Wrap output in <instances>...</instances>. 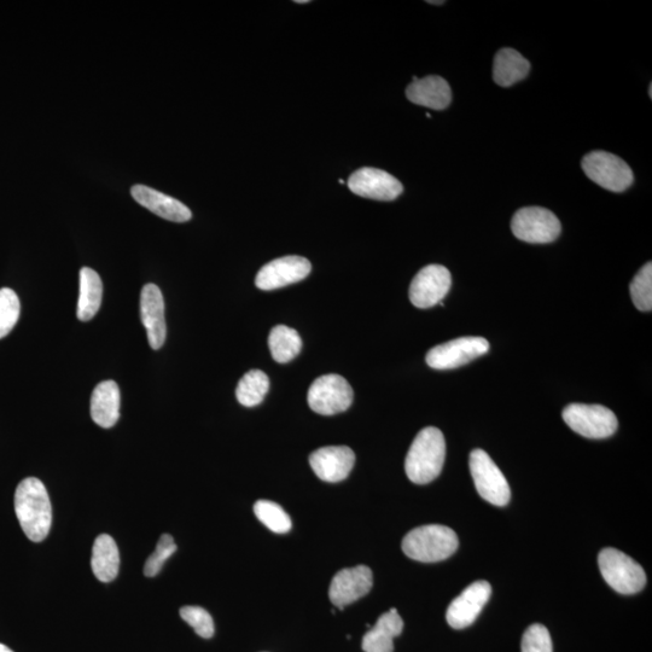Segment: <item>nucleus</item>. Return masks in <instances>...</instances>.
I'll return each instance as SVG.
<instances>
[{
    "label": "nucleus",
    "instance_id": "obj_9",
    "mask_svg": "<svg viewBox=\"0 0 652 652\" xmlns=\"http://www.w3.org/2000/svg\"><path fill=\"white\" fill-rule=\"evenodd\" d=\"M308 405L323 416L345 412L353 403V389L340 375H325L312 383L307 395Z\"/></svg>",
    "mask_w": 652,
    "mask_h": 652
},
{
    "label": "nucleus",
    "instance_id": "obj_7",
    "mask_svg": "<svg viewBox=\"0 0 652 652\" xmlns=\"http://www.w3.org/2000/svg\"><path fill=\"white\" fill-rule=\"evenodd\" d=\"M469 465L477 492L486 502L496 506H505L510 502L509 483L485 451L471 452Z\"/></svg>",
    "mask_w": 652,
    "mask_h": 652
},
{
    "label": "nucleus",
    "instance_id": "obj_21",
    "mask_svg": "<svg viewBox=\"0 0 652 652\" xmlns=\"http://www.w3.org/2000/svg\"><path fill=\"white\" fill-rule=\"evenodd\" d=\"M404 630V621L397 609H390L377 620L376 625L365 634L363 650L365 652H393L395 637Z\"/></svg>",
    "mask_w": 652,
    "mask_h": 652
},
{
    "label": "nucleus",
    "instance_id": "obj_26",
    "mask_svg": "<svg viewBox=\"0 0 652 652\" xmlns=\"http://www.w3.org/2000/svg\"><path fill=\"white\" fill-rule=\"evenodd\" d=\"M270 380L264 371L250 370L238 382L236 389L237 400L246 407H254L263 403L269 393Z\"/></svg>",
    "mask_w": 652,
    "mask_h": 652
},
{
    "label": "nucleus",
    "instance_id": "obj_16",
    "mask_svg": "<svg viewBox=\"0 0 652 652\" xmlns=\"http://www.w3.org/2000/svg\"><path fill=\"white\" fill-rule=\"evenodd\" d=\"M355 463V454L347 446L319 448L310 456L311 468L320 480L340 482L346 480Z\"/></svg>",
    "mask_w": 652,
    "mask_h": 652
},
{
    "label": "nucleus",
    "instance_id": "obj_30",
    "mask_svg": "<svg viewBox=\"0 0 652 652\" xmlns=\"http://www.w3.org/2000/svg\"><path fill=\"white\" fill-rule=\"evenodd\" d=\"M177 551V545L171 534H163L156 545V549L144 566V575L148 578H154L161 572L163 564L166 563L174 552Z\"/></svg>",
    "mask_w": 652,
    "mask_h": 652
},
{
    "label": "nucleus",
    "instance_id": "obj_32",
    "mask_svg": "<svg viewBox=\"0 0 652 652\" xmlns=\"http://www.w3.org/2000/svg\"><path fill=\"white\" fill-rule=\"evenodd\" d=\"M521 652H553L549 630L539 624L529 626L523 634Z\"/></svg>",
    "mask_w": 652,
    "mask_h": 652
},
{
    "label": "nucleus",
    "instance_id": "obj_3",
    "mask_svg": "<svg viewBox=\"0 0 652 652\" xmlns=\"http://www.w3.org/2000/svg\"><path fill=\"white\" fill-rule=\"evenodd\" d=\"M459 545L456 532L440 525L412 529L403 540V551L411 560L435 563L447 560Z\"/></svg>",
    "mask_w": 652,
    "mask_h": 652
},
{
    "label": "nucleus",
    "instance_id": "obj_29",
    "mask_svg": "<svg viewBox=\"0 0 652 652\" xmlns=\"http://www.w3.org/2000/svg\"><path fill=\"white\" fill-rule=\"evenodd\" d=\"M631 296L634 306L642 312L652 310V264H646L631 283Z\"/></svg>",
    "mask_w": 652,
    "mask_h": 652
},
{
    "label": "nucleus",
    "instance_id": "obj_36",
    "mask_svg": "<svg viewBox=\"0 0 652 652\" xmlns=\"http://www.w3.org/2000/svg\"><path fill=\"white\" fill-rule=\"evenodd\" d=\"M429 4H444L445 2H428Z\"/></svg>",
    "mask_w": 652,
    "mask_h": 652
},
{
    "label": "nucleus",
    "instance_id": "obj_31",
    "mask_svg": "<svg viewBox=\"0 0 652 652\" xmlns=\"http://www.w3.org/2000/svg\"><path fill=\"white\" fill-rule=\"evenodd\" d=\"M180 616L200 637L205 639L213 637L214 622L207 610L201 607H183L180 609Z\"/></svg>",
    "mask_w": 652,
    "mask_h": 652
},
{
    "label": "nucleus",
    "instance_id": "obj_10",
    "mask_svg": "<svg viewBox=\"0 0 652 652\" xmlns=\"http://www.w3.org/2000/svg\"><path fill=\"white\" fill-rule=\"evenodd\" d=\"M489 351V342L483 337H461L436 346L427 354V364L435 370L461 368Z\"/></svg>",
    "mask_w": 652,
    "mask_h": 652
},
{
    "label": "nucleus",
    "instance_id": "obj_27",
    "mask_svg": "<svg viewBox=\"0 0 652 652\" xmlns=\"http://www.w3.org/2000/svg\"><path fill=\"white\" fill-rule=\"evenodd\" d=\"M255 516L261 523L273 533L284 534L291 529V520L282 506L270 502V500H259L254 505Z\"/></svg>",
    "mask_w": 652,
    "mask_h": 652
},
{
    "label": "nucleus",
    "instance_id": "obj_19",
    "mask_svg": "<svg viewBox=\"0 0 652 652\" xmlns=\"http://www.w3.org/2000/svg\"><path fill=\"white\" fill-rule=\"evenodd\" d=\"M406 96L417 106L444 110L451 104L452 90L444 78L436 75L423 79L413 77V83L407 87Z\"/></svg>",
    "mask_w": 652,
    "mask_h": 652
},
{
    "label": "nucleus",
    "instance_id": "obj_12",
    "mask_svg": "<svg viewBox=\"0 0 652 652\" xmlns=\"http://www.w3.org/2000/svg\"><path fill=\"white\" fill-rule=\"evenodd\" d=\"M347 184L353 194L376 201H394L404 191L403 184L392 174L371 167L354 172Z\"/></svg>",
    "mask_w": 652,
    "mask_h": 652
},
{
    "label": "nucleus",
    "instance_id": "obj_18",
    "mask_svg": "<svg viewBox=\"0 0 652 652\" xmlns=\"http://www.w3.org/2000/svg\"><path fill=\"white\" fill-rule=\"evenodd\" d=\"M131 194L139 205L149 209L150 212L162 219L173 221V223H186L192 218L189 207H186L183 202L151 189L149 186L135 185L131 189Z\"/></svg>",
    "mask_w": 652,
    "mask_h": 652
},
{
    "label": "nucleus",
    "instance_id": "obj_4",
    "mask_svg": "<svg viewBox=\"0 0 652 652\" xmlns=\"http://www.w3.org/2000/svg\"><path fill=\"white\" fill-rule=\"evenodd\" d=\"M598 566L607 584L621 595H634L646 585L643 567L626 553L613 547L599 553Z\"/></svg>",
    "mask_w": 652,
    "mask_h": 652
},
{
    "label": "nucleus",
    "instance_id": "obj_11",
    "mask_svg": "<svg viewBox=\"0 0 652 652\" xmlns=\"http://www.w3.org/2000/svg\"><path fill=\"white\" fill-rule=\"evenodd\" d=\"M452 285L451 272L441 265H428L419 271L410 287V300L417 308L441 304Z\"/></svg>",
    "mask_w": 652,
    "mask_h": 652
},
{
    "label": "nucleus",
    "instance_id": "obj_33",
    "mask_svg": "<svg viewBox=\"0 0 652 652\" xmlns=\"http://www.w3.org/2000/svg\"><path fill=\"white\" fill-rule=\"evenodd\" d=\"M0 652H14V651L10 650L8 646H5L4 644H0Z\"/></svg>",
    "mask_w": 652,
    "mask_h": 652
},
{
    "label": "nucleus",
    "instance_id": "obj_24",
    "mask_svg": "<svg viewBox=\"0 0 652 652\" xmlns=\"http://www.w3.org/2000/svg\"><path fill=\"white\" fill-rule=\"evenodd\" d=\"M531 63L514 49H502L494 58L493 79L499 86L509 87L525 79Z\"/></svg>",
    "mask_w": 652,
    "mask_h": 652
},
{
    "label": "nucleus",
    "instance_id": "obj_13",
    "mask_svg": "<svg viewBox=\"0 0 652 652\" xmlns=\"http://www.w3.org/2000/svg\"><path fill=\"white\" fill-rule=\"evenodd\" d=\"M312 265L302 256H283L265 265L256 276L255 284L261 290H276L304 281L310 275Z\"/></svg>",
    "mask_w": 652,
    "mask_h": 652
},
{
    "label": "nucleus",
    "instance_id": "obj_5",
    "mask_svg": "<svg viewBox=\"0 0 652 652\" xmlns=\"http://www.w3.org/2000/svg\"><path fill=\"white\" fill-rule=\"evenodd\" d=\"M562 416L570 429L587 439H607L619 427L615 413L602 405L572 404Z\"/></svg>",
    "mask_w": 652,
    "mask_h": 652
},
{
    "label": "nucleus",
    "instance_id": "obj_15",
    "mask_svg": "<svg viewBox=\"0 0 652 652\" xmlns=\"http://www.w3.org/2000/svg\"><path fill=\"white\" fill-rule=\"evenodd\" d=\"M374 585V575L365 566L340 570L331 581L329 597L340 610L368 595Z\"/></svg>",
    "mask_w": 652,
    "mask_h": 652
},
{
    "label": "nucleus",
    "instance_id": "obj_17",
    "mask_svg": "<svg viewBox=\"0 0 652 652\" xmlns=\"http://www.w3.org/2000/svg\"><path fill=\"white\" fill-rule=\"evenodd\" d=\"M141 317L151 348L160 349L165 345L167 326L165 319V300L155 284L144 285L141 294Z\"/></svg>",
    "mask_w": 652,
    "mask_h": 652
},
{
    "label": "nucleus",
    "instance_id": "obj_8",
    "mask_svg": "<svg viewBox=\"0 0 652 652\" xmlns=\"http://www.w3.org/2000/svg\"><path fill=\"white\" fill-rule=\"evenodd\" d=\"M511 230L523 242L551 243L561 234L560 220L549 209L526 207L517 211L511 221Z\"/></svg>",
    "mask_w": 652,
    "mask_h": 652
},
{
    "label": "nucleus",
    "instance_id": "obj_35",
    "mask_svg": "<svg viewBox=\"0 0 652 652\" xmlns=\"http://www.w3.org/2000/svg\"><path fill=\"white\" fill-rule=\"evenodd\" d=\"M649 96L652 97V84L649 86Z\"/></svg>",
    "mask_w": 652,
    "mask_h": 652
},
{
    "label": "nucleus",
    "instance_id": "obj_23",
    "mask_svg": "<svg viewBox=\"0 0 652 652\" xmlns=\"http://www.w3.org/2000/svg\"><path fill=\"white\" fill-rule=\"evenodd\" d=\"M78 318L81 322H89L100 311L103 295V284L100 275L90 267H83L79 277Z\"/></svg>",
    "mask_w": 652,
    "mask_h": 652
},
{
    "label": "nucleus",
    "instance_id": "obj_6",
    "mask_svg": "<svg viewBox=\"0 0 652 652\" xmlns=\"http://www.w3.org/2000/svg\"><path fill=\"white\" fill-rule=\"evenodd\" d=\"M582 170L592 182L613 192H622L633 183V172L619 156L607 151H592L582 160Z\"/></svg>",
    "mask_w": 652,
    "mask_h": 652
},
{
    "label": "nucleus",
    "instance_id": "obj_37",
    "mask_svg": "<svg viewBox=\"0 0 652 652\" xmlns=\"http://www.w3.org/2000/svg\"><path fill=\"white\" fill-rule=\"evenodd\" d=\"M339 182L340 184H345V180L340 179Z\"/></svg>",
    "mask_w": 652,
    "mask_h": 652
},
{
    "label": "nucleus",
    "instance_id": "obj_34",
    "mask_svg": "<svg viewBox=\"0 0 652 652\" xmlns=\"http://www.w3.org/2000/svg\"><path fill=\"white\" fill-rule=\"evenodd\" d=\"M295 3H298V4H307V3H310V2H308V0H296Z\"/></svg>",
    "mask_w": 652,
    "mask_h": 652
},
{
    "label": "nucleus",
    "instance_id": "obj_1",
    "mask_svg": "<svg viewBox=\"0 0 652 652\" xmlns=\"http://www.w3.org/2000/svg\"><path fill=\"white\" fill-rule=\"evenodd\" d=\"M15 512L29 540L40 543L48 537L52 523L51 502L44 483L37 477H28L17 486Z\"/></svg>",
    "mask_w": 652,
    "mask_h": 652
},
{
    "label": "nucleus",
    "instance_id": "obj_20",
    "mask_svg": "<svg viewBox=\"0 0 652 652\" xmlns=\"http://www.w3.org/2000/svg\"><path fill=\"white\" fill-rule=\"evenodd\" d=\"M121 395L118 384L104 381L93 390L91 397V417L93 422L104 429L113 428L120 418Z\"/></svg>",
    "mask_w": 652,
    "mask_h": 652
},
{
    "label": "nucleus",
    "instance_id": "obj_28",
    "mask_svg": "<svg viewBox=\"0 0 652 652\" xmlns=\"http://www.w3.org/2000/svg\"><path fill=\"white\" fill-rule=\"evenodd\" d=\"M19 296L9 288L0 289V339L7 337L20 318Z\"/></svg>",
    "mask_w": 652,
    "mask_h": 652
},
{
    "label": "nucleus",
    "instance_id": "obj_25",
    "mask_svg": "<svg viewBox=\"0 0 652 652\" xmlns=\"http://www.w3.org/2000/svg\"><path fill=\"white\" fill-rule=\"evenodd\" d=\"M269 347L272 358L285 364L294 360L301 352L302 340L298 331L285 325H277L271 330Z\"/></svg>",
    "mask_w": 652,
    "mask_h": 652
},
{
    "label": "nucleus",
    "instance_id": "obj_14",
    "mask_svg": "<svg viewBox=\"0 0 652 652\" xmlns=\"http://www.w3.org/2000/svg\"><path fill=\"white\" fill-rule=\"evenodd\" d=\"M491 595L492 587L487 581H476L468 586L448 607L446 613L448 625L456 630H463L473 625Z\"/></svg>",
    "mask_w": 652,
    "mask_h": 652
},
{
    "label": "nucleus",
    "instance_id": "obj_22",
    "mask_svg": "<svg viewBox=\"0 0 652 652\" xmlns=\"http://www.w3.org/2000/svg\"><path fill=\"white\" fill-rule=\"evenodd\" d=\"M91 567L93 574L101 582L113 581L119 574L120 553L115 540L102 534L93 544Z\"/></svg>",
    "mask_w": 652,
    "mask_h": 652
},
{
    "label": "nucleus",
    "instance_id": "obj_2",
    "mask_svg": "<svg viewBox=\"0 0 652 652\" xmlns=\"http://www.w3.org/2000/svg\"><path fill=\"white\" fill-rule=\"evenodd\" d=\"M446 458V441L441 430L428 427L413 440L405 461L407 477L417 485H427L441 474Z\"/></svg>",
    "mask_w": 652,
    "mask_h": 652
}]
</instances>
